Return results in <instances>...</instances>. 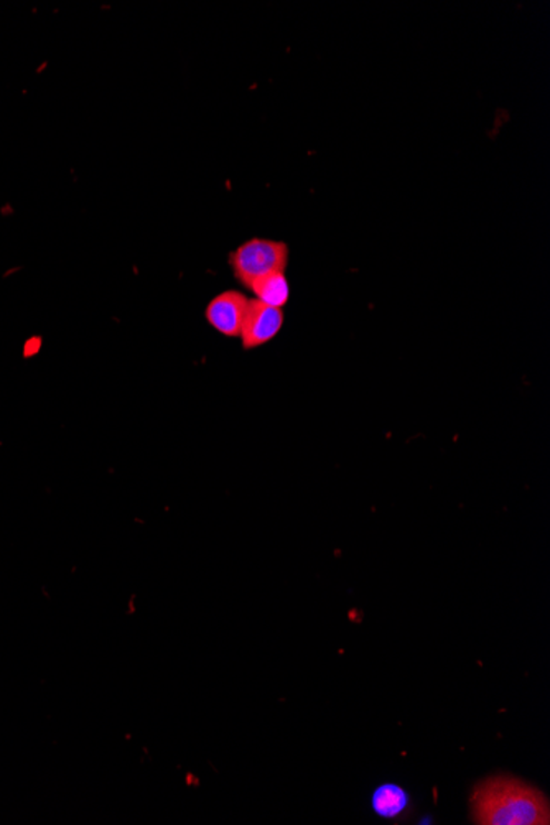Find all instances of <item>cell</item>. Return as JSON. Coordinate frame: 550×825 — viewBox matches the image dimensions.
I'll list each match as a JSON object with an SVG mask.
<instances>
[{
	"instance_id": "cell-2",
	"label": "cell",
	"mask_w": 550,
	"mask_h": 825,
	"mask_svg": "<svg viewBox=\"0 0 550 825\" xmlns=\"http://www.w3.org/2000/svg\"><path fill=\"white\" fill-rule=\"evenodd\" d=\"M290 249L283 241L252 238L231 252L228 262L234 279L249 289L254 280L274 272H286Z\"/></svg>"
},
{
	"instance_id": "cell-6",
	"label": "cell",
	"mask_w": 550,
	"mask_h": 825,
	"mask_svg": "<svg viewBox=\"0 0 550 825\" xmlns=\"http://www.w3.org/2000/svg\"><path fill=\"white\" fill-rule=\"evenodd\" d=\"M372 809L379 817L396 819L409 806V794L398 784H382L372 794Z\"/></svg>"
},
{
	"instance_id": "cell-1",
	"label": "cell",
	"mask_w": 550,
	"mask_h": 825,
	"mask_svg": "<svg viewBox=\"0 0 550 825\" xmlns=\"http://www.w3.org/2000/svg\"><path fill=\"white\" fill-rule=\"evenodd\" d=\"M471 814L480 825H548L549 801L538 787L511 776H494L474 787Z\"/></svg>"
},
{
	"instance_id": "cell-5",
	"label": "cell",
	"mask_w": 550,
	"mask_h": 825,
	"mask_svg": "<svg viewBox=\"0 0 550 825\" xmlns=\"http://www.w3.org/2000/svg\"><path fill=\"white\" fill-rule=\"evenodd\" d=\"M254 300L269 305V307L283 308L289 304L290 284L286 272L269 274L254 280L249 287Z\"/></svg>"
},
{
	"instance_id": "cell-4",
	"label": "cell",
	"mask_w": 550,
	"mask_h": 825,
	"mask_svg": "<svg viewBox=\"0 0 550 825\" xmlns=\"http://www.w3.org/2000/svg\"><path fill=\"white\" fill-rule=\"evenodd\" d=\"M249 302L251 299L244 294L238 290H227L210 300L204 308V318L208 325L223 337L239 338Z\"/></svg>"
},
{
	"instance_id": "cell-3",
	"label": "cell",
	"mask_w": 550,
	"mask_h": 825,
	"mask_svg": "<svg viewBox=\"0 0 550 825\" xmlns=\"http://www.w3.org/2000/svg\"><path fill=\"white\" fill-rule=\"evenodd\" d=\"M282 308L269 307L251 299L248 311H246L244 321H242L241 345L246 351L264 347L280 334L283 327Z\"/></svg>"
}]
</instances>
